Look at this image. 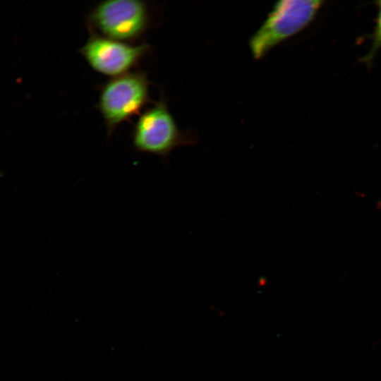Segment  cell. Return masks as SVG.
Returning a JSON list of instances; mask_svg holds the SVG:
<instances>
[{"label":"cell","instance_id":"obj_2","mask_svg":"<svg viewBox=\"0 0 381 381\" xmlns=\"http://www.w3.org/2000/svg\"><path fill=\"white\" fill-rule=\"evenodd\" d=\"M198 140L194 131L178 127L164 98L140 114L132 133L135 151L162 159H167L174 149L195 145Z\"/></svg>","mask_w":381,"mask_h":381},{"label":"cell","instance_id":"obj_4","mask_svg":"<svg viewBox=\"0 0 381 381\" xmlns=\"http://www.w3.org/2000/svg\"><path fill=\"white\" fill-rule=\"evenodd\" d=\"M94 34L127 42L142 36L149 27L147 4L137 0H108L95 6L87 18Z\"/></svg>","mask_w":381,"mask_h":381},{"label":"cell","instance_id":"obj_6","mask_svg":"<svg viewBox=\"0 0 381 381\" xmlns=\"http://www.w3.org/2000/svg\"><path fill=\"white\" fill-rule=\"evenodd\" d=\"M377 8L375 26L372 35V43L368 54L363 58L364 63H370L381 48V1L376 2Z\"/></svg>","mask_w":381,"mask_h":381},{"label":"cell","instance_id":"obj_3","mask_svg":"<svg viewBox=\"0 0 381 381\" xmlns=\"http://www.w3.org/2000/svg\"><path fill=\"white\" fill-rule=\"evenodd\" d=\"M149 85L147 75L142 71L128 72L114 77L102 85L98 109L109 135L121 123L140 114L150 101Z\"/></svg>","mask_w":381,"mask_h":381},{"label":"cell","instance_id":"obj_1","mask_svg":"<svg viewBox=\"0 0 381 381\" xmlns=\"http://www.w3.org/2000/svg\"><path fill=\"white\" fill-rule=\"evenodd\" d=\"M323 3L318 0L275 2L249 38L248 47L253 59H263L274 48L306 29L318 16Z\"/></svg>","mask_w":381,"mask_h":381},{"label":"cell","instance_id":"obj_5","mask_svg":"<svg viewBox=\"0 0 381 381\" xmlns=\"http://www.w3.org/2000/svg\"><path fill=\"white\" fill-rule=\"evenodd\" d=\"M149 44H131L92 34L79 52L92 69L116 77L129 72L150 51Z\"/></svg>","mask_w":381,"mask_h":381}]
</instances>
